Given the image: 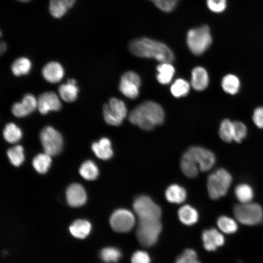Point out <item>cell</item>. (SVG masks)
<instances>
[{"mask_svg": "<svg viewBox=\"0 0 263 263\" xmlns=\"http://www.w3.org/2000/svg\"><path fill=\"white\" fill-rule=\"evenodd\" d=\"M129 49L137 56L154 58L161 63H171L174 59L172 51L167 45L147 38L132 40L129 43Z\"/></svg>", "mask_w": 263, "mask_h": 263, "instance_id": "obj_1", "label": "cell"}, {"mask_svg": "<svg viewBox=\"0 0 263 263\" xmlns=\"http://www.w3.org/2000/svg\"><path fill=\"white\" fill-rule=\"evenodd\" d=\"M165 113L162 107L153 101H146L136 106L130 113L129 119L133 124L145 130H152L162 124Z\"/></svg>", "mask_w": 263, "mask_h": 263, "instance_id": "obj_2", "label": "cell"}, {"mask_svg": "<svg viewBox=\"0 0 263 263\" xmlns=\"http://www.w3.org/2000/svg\"><path fill=\"white\" fill-rule=\"evenodd\" d=\"M230 173L224 168H219L209 174L207 180V188L209 197L218 200L225 195L232 184Z\"/></svg>", "mask_w": 263, "mask_h": 263, "instance_id": "obj_3", "label": "cell"}, {"mask_svg": "<svg viewBox=\"0 0 263 263\" xmlns=\"http://www.w3.org/2000/svg\"><path fill=\"white\" fill-rule=\"evenodd\" d=\"M236 219L243 225L253 226L263 222V209L258 203L249 202L236 205L233 208Z\"/></svg>", "mask_w": 263, "mask_h": 263, "instance_id": "obj_4", "label": "cell"}, {"mask_svg": "<svg viewBox=\"0 0 263 263\" xmlns=\"http://www.w3.org/2000/svg\"><path fill=\"white\" fill-rule=\"evenodd\" d=\"M212 42L210 29L207 25L190 29L187 36V43L190 51L194 55L205 52Z\"/></svg>", "mask_w": 263, "mask_h": 263, "instance_id": "obj_5", "label": "cell"}, {"mask_svg": "<svg viewBox=\"0 0 263 263\" xmlns=\"http://www.w3.org/2000/svg\"><path fill=\"white\" fill-rule=\"evenodd\" d=\"M161 230L160 220H139L136 233L137 239L143 246H151L157 242Z\"/></svg>", "mask_w": 263, "mask_h": 263, "instance_id": "obj_6", "label": "cell"}, {"mask_svg": "<svg viewBox=\"0 0 263 263\" xmlns=\"http://www.w3.org/2000/svg\"><path fill=\"white\" fill-rule=\"evenodd\" d=\"M133 208L139 220H160V207L148 196L143 195L136 197Z\"/></svg>", "mask_w": 263, "mask_h": 263, "instance_id": "obj_7", "label": "cell"}, {"mask_svg": "<svg viewBox=\"0 0 263 263\" xmlns=\"http://www.w3.org/2000/svg\"><path fill=\"white\" fill-rule=\"evenodd\" d=\"M40 139L44 152L51 156L57 155L61 150L63 139L61 134L51 126L44 127L40 132Z\"/></svg>", "mask_w": 263, "mask_h": 263, "instance_id": "obj_8", "label": "cell"}, {"mask_svg": "<svg viewBox=\"0 0 263 263\" xmlns=\"http://www.w3.org/2000/svg\"><path fill=\"white\" fill-rule=\"evenodd\" d=\"M125 103L115 97L111 98L108 104L103 106V116L106 122L111 125H120L127 115Z\"/></svg>", "mask_w": 263, "mask_h": 263, "instance_id": "obj_9", "label": "cell"}, {"mask_svg": "<svg viewBox=\"0 0 263 263\" xmlns=\"http://www.w3.org/2000/svg\"><path fill=\"white\" fill-rule=\"evenodd\" d=\"M135 223L133 214L125 208L115 210L110 219V225L113 230L117 232H127L130 231Z\"/></svg>", "mask_w": 263, "mask_h": 263, "instance_id": "obj_10", "label": "cell"}, {"mask_svg": "<svg viewBox=\"0 0 263 263\" xmlns=\"http://www.w3.org/2000/svg\"><path fill=\"white\" fill-rule=\"evenodd\" d=\"M187 151L201 171H207L215 165L216 157L214 154L208 149L199 146H193Z\"/></svg>", "mask_w": 263, "mask_h": 263, "instance_id": "obj_11", "label": "cell"}, {"mask_svg": "<svg viewBox=\"0 0 263 263\" xmlns=\"http://www.w3.org/2000/svg\"><path fill=\"white\" fill-rule=\"evenodd\" d=\"M140 85V79L138 75L132 71H128L121 78L119 90L126 97L134 99L139 94Z\"/></svg>", "mask_w": 263, "mask_h": 263, "instance_id": "obj_12", "label": "cell"}, {"mask_svg": "<svg viewBox=\"0 0 263 263\" xmlns=\"http://www.w3.org/2000/svg\"><path fill=\"white\" fill-rule=\"evenodd\" d=\"M61 108L60 101L56 93L46 92L38 96V108L41 114H45L52 111H58Z\"/></svg>", "mask_w": 263, "mask_h": 263, "instance_id": "obj_13", "label": "cell"}, {"mask_svg": "<svg viewBox=\"0 0 263 263\" xmlns=\"http://www.w3.org/2000/svg\"><path fill=\"white\" fill-rule=\"evenodd\" d=\"M202 239L204 247L208 251L216 250L225 243V238L222 232L214 228L204 230Z\"/></svg>", "mask_w": 263, "mask_h": 263, "instance_id": "obj_14", "label": "cell"}, {"mask_svg": "<svg viewBox=\"0 0 263 263\" xmlns=\"http://www.w3.org/2000/svg\"><path fill=\"white\" fill-rule=\"evenodd\" d=\"M38 107V99L32 94H26L20 102H16L12 106L13 114L18 117H24Z\"/></svg>", "mask_w": 263, "mask_h": 263, "instance_id": "obj_15", "label": "cell"}, {"mask_svg": "<svg viewBox=\"0 0 263 263\" xmlns=\"http://www.w3.org/2000/svg\"><path fill=\"white\" fill-rule=\"evenodd\" d=\"M66 196L68 204L72 207H80L86 203L87 200L84 188L77 183L72 184L67 188Z\"/></svg>", "mask_w": 263, "mask_h": 263, "instance_id": "obj_16", "label": "cell"}, {"mask_svg": "<svg viewBox=\"0 0 263 263\" xmlns=\"http://www.w3.org/2000/svg\"><path fill=\"white\" fill-rule=\"evenodd\" d=\"M42 74L46 81L55 83L62 79L64 73L62 66L58 62L53 61L43 67Z\"/></svg>", "mask_w": 263, "mask_h": 263, "instance_id": "obj_17", "label": "cell"}, {"mask_svg": "<svg viewBox=\"0 0 263 263\" xmlns=\"http://www.w3.org/2000/svg\"><path fill=\"white\" fill-rule=\"evenodd\" d=\"M208 76L207 71L202 67L194 68L191 73V85L197 91L205 90L208 84Z\"/></svg>", "mask_w": 263, "mask_h": 263, "instance_id": "obj_18", "label": "cell"}, {"mask_svg": "<svg viewBox=\"0 0 263 263\" xmlns=\"http://www.w3.org/2000/svg\"><path fill=\"white\" fill-rule=\"evenodd\" d=\"M92 149L95 155L101 159H109L113 155L111 141L107 138H102L98 142L94 143Z\"/></svg>", "mask_w": 263, "mask_h": 263, "instance_id": "obj_19", "label": "cell"}, {"mask_svg": "<svg viewBox=\"0 0 263 263\" xmlns=\"http://www.w3.org/2000/svg\"><path fill=\"white\" fill-rule=\"evenodd\" d=\"M180 167L183 173L191 178L196 177L200 170L198 165L187 151H185L182 156Z\"/></svg>", "mask_w": 263, "mask_h": 263, "instance_id": "obj_20", "label": "cell"}, {"mask_svg": "<svg viewBox=\"0 0 263 263\" xmlns=\"http://www.w3.org/2000/svg\"><path fill=\"white\" fill-rule=\"evenodd\" d=\"M180 221L187 225H192L196 223L199 219V213L193 207L186 205L181 207L178 211Z\"/></svg>", "mask_w": 263, "mask_h": 263, "instance_id": "obj_21", "label": "cell"}, {"mask_svg": "<svg viewBox=\"0 0 263 263\" xmlns=\"http://www.w3.org/2000/svg\"><path fill=\"white\" fill-rule=\"evenodd\" d=\"M165 197L170 203L180 204L186 200L187 192L183 187L177 184H172L166 190Z\"/></svg>", "mask_w": 263, "mask_h": 263, "instance_id": "obj_22", "label": "cell"}, {"mask_svg": "<svg viewBox=\"0 0 263 263\" xmlns=\"http://www.w3.org/2000/svg\"><path fill=\"white\" fill-rule=\"evenodd\" d=\"M91 225L85 220H77L74 221L69 227V231L75 237L78 239L85 238L91 230Z\"/></svg>", "mask_w": 263, "mask_h": 263, "instance_id": "obj_23", "label": "cell"}, {"mask_svg": "<svg viewBox=\"0 0 263 263\" xmlns=\"http://www.w3.org/2000/svg\"><path fill=\"white\" fill-rule=\"evenodd\" d=\"M234 194L241 203L251 202L254 196L253 188L247 183H241L236 186Z\"/></svg>", "mask_w": 263, "mask_h": 263, "instance_id": "obj_24", "label": "cell"}, {"mask_svg": "<svg viewBox=\"0 0 263 263\" xmlns=\"http://www.w3.org/2000/svg\"><path fill=\"white\" fill-rule=\"evenodd\" d=\"M157 79L162 84L169 83L174 74L175 69L170 63L162 62L157 67Z\"/></svg>", "mask_w": 263, "mask_h": 263, "instance_id": "obj_25", "label": "cell"}, {"mask_svg": "<svg viewBox=\"0 0 263 263\" xmlns=\"http://www.w3.org/2000/svg\"><path fill=\"white\" fill-rule=\"evenodd\" d=\"M78 88L75 84L67 81L58 88V93L60 97L65 101L71 102L74 101L77 98Z\"/></svg>", "mask_w": 263, "mask_h": 263, "instance_id": "obj_26", "label": "cell"}, {"mask_svg": "<svg viewBox=\"0 0 263 263\" xmlns=\"http://www.w3.org/2000/svg\"><path fill=\"white\" fill-rule=\"evenodd\" d=\"M216 223L220 231L225 234H233L237 231L238 228L236 221L233 218L225 215L218 217Z\"/></svg>", "mask_w": 263, "mask_h": 263, "instance_id": "obj_27", "label": "cell"}, {"mask_svg": "<svg viewBox=\"0 0 263 263\" xmlns=\"http://www.w3.org/2000/svg\"><path fill=\"white\" fill-rule=\"evenodd\" d=\"M222 87L227 93L234 94L240 88V82L239 78L235 75L228 74L225 75L222 80Z\"/></svg>", "mask_w": 263, "mask_h": 263, "instance_id": "obj_28", "label": "cell"}, {"mask_svg": "<svg viewBox=\"0 0 263 263\" xmlns=\"http://www.w3.org/2000/svg\"><path fill=\"white\" fill-rule=\"evenodd\" d=\"M79 172L80 175L87 180H94L99 174L97 167L91 160L84 162L80 166Z\"/></svg>", "mask_w": 263, "mask_h": 263, "instance_id": "obj_29", "label": "cell"}, {"mask_svg": "<svg viewBox=\"0 0 263 263\" xmlns=\"http://www.w3.org/2000/svg\"><path fill=\"white\" fill-rule=\"evenodd\" d=\"M51 156L44 153L37 155L33 159L32 164L34 169L39 173L47 172L51 163Z\"/></svg>", "mask_w": 263, "mask_h": 263, "instance_id": "obj_30", "label": "cell"}, {"mask_svg": "<svg viewBox=\"0 0 263 263\" xmlns=\"http://www.w3.org/2000/svg\"><path fill=\"white\" fill-rule=\"evenodd\" d=\"M31 62L26 57L16 59L12 64L11 70L13 74L17 76L27 74L31 68Z\"/></svg>", "mask_w": 263, "mask_h": 263, "instance_id": "obj_31", "label": "cell"}, {"mask_svg": "<svg viewBox=\"0 0 263 263\" xmlns=\"http://www.w3.org/2000/svg\"><path fill=\"white\" fill-rule=\"evenodd\" d=\"M3 136L9 143H15L18 142L22 136L20 128L13 123L6 124L3 130Z\"/></svg>", "mask_w": 263, "mask_h": 263, "instance_id": "obj_32", "label": "cell"}, {"mask_svg": "<svg viewBox=\"0 0 263 263\" xmlns=\"http://www.w3.org/2000/svg\"><path fill=\"white\" fill-rule=\"evenodd\" d=\"M219 135L222 140L225 142H230L233 140V122L228 119L224 120L220 127Z\"/></svg>", "mask_w": 263, "mask_h": 263, "instance_id": "obj_33", "label": "cell"}, {"mask_svg": "<svg viewBox=\"0 0 263 263\" xmlns=\"http://www.w3.org/2000/svg\"><path fill=\"white\" fill-rule=\"evenodd\" d=\"M121 254L118 249L113 247H107L101 251L100 257L106 263H115L120 259Z\"/></svg>", "mask_w": 263, "mask_h": 263, "instance_id": "obj_34", "label": "cell"}, {"mask_svg": "<svg viewBox=\"0 0 263 263\" xmlns=\"http://www.w3.org/2000/svg\"><path fill=\"white\" fill-rule=\"evenodd\" d=\"M68 9L65 0H50L49 11L54 17H62Z\"/></svg>", "mask_w": 263, "mask_h": 263, "instance_id": "obj_35", "label": "cell"}, {"mask_svg": "<svg viewBox=\"0 0 263 263\" xmlns=\"http://www.w3.org/2000/svg\"><path fill=\"white\" fill-rule=\"evenodd\" d=\"M189 91V85L185 80L179 78L176 79L170 87L172 94L176 97L186 95Z\"/></svg>", "mask_w": 263, "mask_h": 263, "instance_id": "obj_36", "label": "cell"}, {"mask_svg": "<svg viewBox=\"0 0 263 263\" xmlns=\"http://www.w3.org/2000/svg\"><path fill=\"white\" fill-rule=\"evenodd\" d=\"M7 155L10 162L15 166H20L24 161L23 148L20 145H17L10 148Z\"/></svg>", "mask_w": 263, "mask_h": 263, "instance_id": "obj_37", "label": "cell"}, {"mask_svg": "<svg viewBox=\"0 0 263 263\" xmlns=\"http://www.w3.org/2000/svg\"><path fill=\"white\" fill-rule=\"evenodd\" d=\"M176 263H201L196 252L192 249H186L176 259Z\"/></svg>", "mask_w": 263, "mask_h": 263, "instance_id": "obj_38", "label": "cell"}, {"mask_svg": "<svg viewBox=\"0 0 263 263\" xmlns=\"http://www.w3.org/2000/svg\"><path fill=\"white\" fill-rule=\"evenodd\" d=\"M233 140L240 143L245 138L247 133L246 126L240 121L233 122Z\"/></svg>", "mask_w": 263, "mask_h": 263, "instance_id": "obj_39", "label": "cell"}, {"mask_svg": "<svg viewBox=\"0 0 263 263\" xmlns=\"http://www.w3.org/2000/svg\"><path fill=\"white\" fill-rule=\"evenodd\" d=\"M179 0H155L153 3L161 11L169 13L173 11Z\"/></svg>", "mask_w": 263, "mask_h": 263, "instance_id": "obj_40", "label": "cell"}, {"mask_svg": "<svg viewBox=\"0 0 263 263\" xmlns=\"http://www.w3.org/2000/svg\"><path fill=\"white\" fill-rule=\"evenodd\" d=\"M208 8L215 13H220L225 10L226 6V0H207Z\"/></svg>", "mask_w": 263, "mask_h": 263, "instance_id": "obj_41", "label": "cell"}, {"mask_svg": "<svg viewBox=\"0 0 263 263\" xmlns=\"http://www.w3.org/2000/svg\"><path fill=\"white\" fill-rule=\"evenodd\" d=\"M131 262L132 263H150V260L147 252L139 250L133 254Z\"/></svg>", "mask_w": 263, "mask_h": 263, "instance_id": "obj_42", "label": "cell"}, {"mask_svg": "<svg viewBox=\"0 0 263 263\" xmlns=\"http://www.w3.org/2000/svg\"><path fill=\"white\" fill-rule=\"evenodd\" d=\"M253 120L255 124L259 128H263V107L256 108L253 113Z\"/></svg>", "mask_w": 263, "mask_h": 263, "instance_id": "obj_43", "label": "cell"}, {"mask_svg": "<svg viewBox=\"0 0 263 263\" xmlns=\"http://www.w3.org/2000/svg\"><path fill=\"white\" fill-rule=\"evenodd\" d=\"M69 9L71 8L74 4L75 0H65Z\"/></svg>", "mask_w": 263, "mask_h": 263, "instance_id": "obj_44", "label": "cell"}, {"mask_svg": "<svg viewBox=\"0 0 263 263\" xmlns=\"http://www.w3.org/2000/svg\"><path fill=\"white\" fill-rule=\"evenodd\" d=\"M6 45L4 42H1L0 44V52L2 54L6 50Z\"/></svg>", "mask_w": 263, "mask_h": 263, "instance_id": "obj_45", "label": "cell"}, {"mask_svg": "<svg viewBox=\"0 0 263 263\" xmlns=\"http://www.w3.org/2000/svg\"><path fill=\"white\" fill-rule=\"evenodd\" d=\"M19 0V1H22V2H28V1H30V0Z\"/></svg>", "mask_w": 263, "mask_h": 263, "instance_id": "obj_46", "label": "cell"}, {"mask_svg": "<svg viewBox=\"0 0 263 263\" xmlns=\"http://www.w3.org/2000/svg\"><path fill=\"white\" fill-rule=\"evenodd\" d=\"M150 0L152 1L153 2L155 0Z\"/></svg>", "mask_w": 263, "mask_h": 263, "instance_id": "obj_47", "label": "cell"}]
</instances>
